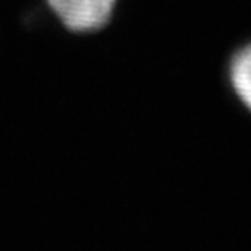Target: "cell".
Segmentation results:
<instances>
[{
    "instance_id": "7a4b0ae2",
    "label": "cell",
    "mask_w": 251,
    "mask_h": 251,
    "mask_svg": "<svg viewBox=\"0 0 251 251\" xmlns=\"http://www.w3.org/2000/svg\"><path fill=\"white\" fill-rule=\"evenodd\" d=\"M225 78L235 100L251 112V40L230 51L225 61Z\"/></svg>"
},
{
    "instance_id": "6da1fadb",
    "label": "cell",
    "mask_w": 251,
    "mask_h": 251,
    "mask_svg": "<svg viewBox=\"0 0 251 251\" xmlns=\"http://www.w3.org/2000/svg\"><path fill=\"white\" fill-rule=\"evenodd\" d=\"M49 14L72 35H94L114 21L119 0H42Z\"/></svg>"
}]
</instances>
